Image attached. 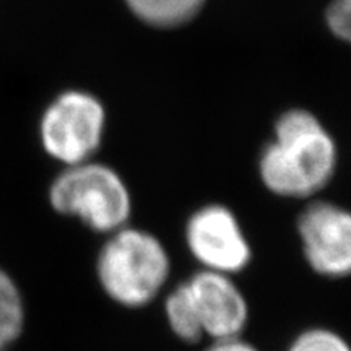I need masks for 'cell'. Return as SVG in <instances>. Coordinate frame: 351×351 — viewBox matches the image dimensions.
Instances as JSON below:
<instances>
[{"label": "cell", "instance_id": "6da1fadb", "mask_svg": "<svg viewBox=\"0 0 351 351\" xmlns=\"http://www.w3.org/2000/svg\"><path fill=\"white\" fill-rule=\"evenodd\" d=\"M337 148L311 112L293 109L280 117L275 140L261 156L263 184L283 197H309L330 181Z\"/></svg>", "mask_w": 351, "mask_h": 351}, {"label": "cell", "instance_id": "7a4b0ae2", "mask_svg": "<svg viewBox=\"0 0 351 351\" xmlns=\"http://www.w3.org/2000/svg\"><path fill=\"white\" fill-rule=\"evenodd\" d=\"M103 291L127 309H142L160 296L171 275V258L156 236L137 228L112 232L96 258Z\"/></svg>", "mask_w": 351, "mask_h": 351}, {"label": "cell", "instance_id": "3957f363", "mask_svg": "<svg viewBox=\"0 0 351 351\" xmlns=\"http://www.w3.org/2000/svg\"><path fill=\"white\" fill-rule=\"evenodd\" d=\"M51 207L65 217H75L90 230L112 234L127 226L132 202L116 171L101 163L67 166L52 179Z\"/></svg>", "mask_w": 351, "mask_h": 351}, {"label": "cell", "instance_id": "277c9868", "mask_svg": "<svg viewBox=\"0 0 351 351\" xmlns=\"http://www.w3.org/2000/svg\"><path fill=\"white\" fill-rule=\"evenodd\" d=\"M106 111L95 95L67 90L56 96L39 117L38 134L44 153L57 163L75 166L91 161L103 142Z\"/></svg>", "mask_w": 351, "mask_h": 351}, {"label": "cell", "instance_id": "5b68a950", "mask_svg": "<svg viewBox=\"0 0 351 351\" xmlns=\"http://www.w3.org/2000/svg\"><path fill=\"white\" fill-rule=\"evenodd\" d=\"M186 244L202 270L236 275L251 263V244L238 218L223 205L197 210L186 225Z\"/></svg>", "mask_w": 351, "mask_h": 351}, {"label": "cell", "instance_id": "8992f818", "mask_svg": "<svg viewBox=\"0 0 351 351\" xmlns=\"http://www.w3.org/2000/svg\"><path fill=\"white\" fill-rule=\"evenodd\" d=\"M307 265L326 278L351 276V212L330 202L307 205L298 219Z\"/></svg>", "mask_w": 351, "mask_h": 351}, {"label": "cell", "instance_id": "52a82bcc", "mask_svg": "<svg viewBox=\"0 0 351 351\" xmlns=\"http://www.w3.org/2000/svg\"><path fill=\"white\" fill-rule=\"evenodd\" d=\"M186 287L204 339H236L249 324V302L232 276L200 270Z\"/></svg>", "mask_w": 351, "mask_h": 351}, {"label": "cell", "instance_id": "ba28073f", "mask_svg": "<svg viewBox=\"0 0 351 351\" xmlns=\"http://www.w3.org/2000/svg\"><path fill=\"white\" fill-rule=\"evenodd\" d=\"M127 5L145 23L173 28L199 13L205 0H125Z\"/></svg>", "mask_w": 351, "mask_h": 351}, {"label": "cell", "instance_id": "9c48e42d", "mask_svg": "<svg viewBox=\"0 0 351 351\" xmlns=\"http://www.w3.org/2000/svg\"><path fill=\"white\" fill-rule=\"evenodd\" d=\"M163 311L171 332L184 343L195 345L204 339L194 314V307H192L186 283L182 282L176 285L171 289L165 300Z\"/></svg>", "mask_w": 351, "mask_h": 351}, {"label": "cell", "instance_id": "30bf717a", "mask_svg": "<svg viewBox=\"0 0 351 351\" xmlns=\"http://www.w3.org/2000/svg\"><path fill=\"white\" fill-rule=\"evenodd\" d=\"M23 302L13 280L0 270V351L19 339L23 328Z\"/></svg>", "mask_w": 351, "mask_h": 351}, {"label": "cell", "instance_id": "8fae6325", "mask_svg": "<svg viewBox=\"0 0 351 351\" xmlns=\"http://www.w3.org/2000/svg\"><path fill=\"white\" fill-rule=\"evenodd\" d=\"M287 351H351V345L332 328L311 327L298 333Z\"/></svg>", "mask_w": 351, "mask_h": 351}, {"label": "cell", "instance_id": "7c38bea8", "mask_svg": "<svg viewBox=\"0 0 351 351\" xmlns=\"http://www.w3.org/2000/svg\"><path fill=\"white\" fill-rule=\"evenodd\" d=\"M327 23L337 38L351 43V0H332L327 8Z\"/></svg>", "mask_w": 351, "mask_h": 351}, {"label": "cell", "instance_id": "4fadbf2b", "mask_svg": "<svg viewBox=\"0 0 351 351\" xmlns=\"http://www.w3.org/2000/svg\"><path fill=\"white\" fill-rule=\"evenodd\" d=\"M204 351H261L256 348L252 343L245 341L243 337H236V339L217 340L212 341Z\"/></svg>", "mask_w": 351, "mask_h": 351}]
</instances>
